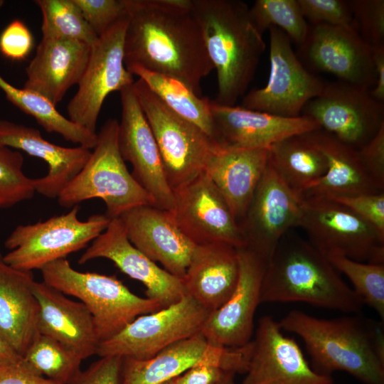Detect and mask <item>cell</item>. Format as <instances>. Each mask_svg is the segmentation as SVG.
I'll return each instance as SVG.
<instances>
[{
  "label": "cell",
  "instance_id": "6da1fadb",
  "mask_svg": "<svg viewBox=\"0 0 384 384\" xmlns=\"http://www.w3.org/2000/svg\"><path fill=\"white\" fill-rule=\"evenodd\" d=\"M127 69L137 66L175 78L201 95V82L213 70L191 0H124Z\"/></svg>",
  "mask_w": 384,
  "mask_h": 384
},
{
  "label": "cell",
  "instance_id": "7a4b0ae2",
  "mask_svg": "<svg viewBox=\"0 0 384 384\" xmlns=\"http://www.w3.org/2000/svg\"><path fill=\"white\" fill-rule=\"evenodd\" d=\"M279 324L303 340L317 373L343 371L363 384H384L383 321L358 314L321 319L295 309Z\"/></svg>",
  "mask_w": 384,
  "mask_h": 384
},
{
  "label": "cell",
  "instance_id": "3957f363",
  "mask_svg": "<svg viewBox=\"0 0 384 384\" xmlns=\"http://www.w3.org/2000/svg\"><path fill=\"white\" fill-rule=\"evenodd\" d=\"M208 57L216 70L218 93L213 101L234 106L254 78L265 43L240 0H191Z\"/></svg>",
  "mask_w": 384,
  "mask_h": 384
},
{
  "label": "cell",
  "instance_id": "277c9868",
  "mask_svg": "<svg viewBox=\"0 0 384 384\" xmlns=\"http://www.w3.org/2000/svg\"><path fill=\"white\" fill-rule=\"evenodd\" d=\"M292 230L282 237L267 264L260 303L302 302L358 314L364 305L361 298L326 256Z\"/></svg>",
  "mask_w": 384,
  "mask_h": 384
},
{
  "label": "cell",
  "instance_id": "5b68a950",
  "mask_svg": "<svg viewBox=\"0 0 384 384\" xmlns=\"http://www.w3.org/2000/svg\"><path fill=\"white\" fill-rule=\"evenodd\" d=\"M119 122L107 119L97 134V144L79 174L58 197L60 206L72 208L92 198H100L105 215L117 218L142 205L154 206L146 191L128 171L118 146Z\"/></svg>",
  "mask_w": 384,
  "mask_h": 384
},
{
  "label": "cell",
  "instance_id": "8992f818",
  "mask_svg": "<svg viewBox=\"0 0 384 384\" xmlns=\"http://www.w3.org/2000/svg\"><path fill=\"white\" fill-rule=\"evenodd\" d=\"M40 270L44 282L86 306L100 343L117 334L137 317L162 309L159 302L132 293L115 276L78 271L66 258L52 262Z\"/></svg>",
  "mask_w": 384,
  "mask_h": 384
},
{
  "label": "cell",
  "instance_id": "52a82bcc",
  "mask_svg": "<svg viewBox=\"0 0 384 384\" xmlns=\"http://www.w3.org/2000/svg\"><path fill=\"white\" fill-rule=\"evenodd\" d=\"M133 88L151 127L172 191L206 170L220 145L201 129L167 107L138 79Z\"/></svg>",
  "mask_w": 384,
  "mask_h": 384
},
{
  "label": "cell",
  "instance_id": "ba28073f",
  "mask_svg": "<svg viewBox=\"0 0 384 384\" xmlns=\"http://www.w3.org/2000/svg\"><path fill=\"white\" fill-rule=\"evenodd\" d=\"M44 221L18 225L4 242L9 252L4 255L11 267L24 271L41 270L46 265L87 247L105 230L111 219L94 214L86 220L78 218L80 206Z\"/></svg>",
  "mask_w": 384,
  "mask_h": 384
},
{
  "label": "cell",
  "instance_id": "9c48e42d",
  "mask_svg": "<svg viewBox=\"0 0 384 384\" xmlns=\"http://www.w3.org/2000/svg\"><path fill=\"white\" fill-rule=\"evenodd\" d=\"M301 199L297 228L325 256L340 255L359 262L384 264V236L373 225L334 200Z\"/></svg>",
  "mask_w": 384,
  "mask_h": 384
},
{
  "label": "cell",
  "instance_id": "30bf717a",
  "mask_svg": "<svg viewBox=\"0 0 384 384\" xmlns=\"http://www.w3.org/2000/svg\"><path fill=\"white\" fill-rule=\"evenodd\" d=\"M210 312L186 294L178 302L141 315L99 343L97 355L147 359L165 348L201 333Z\"/></svg>",
  "mask_w": 384,
  "mask_h": 384
},
{
  "label": "cell",
  "instance_id": "8fae6325",
  "mask_svg": "<svg viewBox=\"0 0 384 384\" xmlns=\"http://www.w3.org/2000/svg\"><path fill=\"white\" fill-rule=\"evenodd\" d=\"M268 31V80L265 87L245 95L240 106L284 117H299L306 104L321 94L326 82L304 66L283 31L274 26Z\"/></svg>",
  "mask_w": 384,
  "mask_h": 384
},
{
  "label": "cell",
  "instance_id": "7c38bea8",
  "mask_svg": "<svg viewBox=\"0 0 384 384\" xmlns=\"http://www.w3.org/2000/svg\"><path fill=\"white\" fill-rule=\"evenodd\" d=\"M127 14L111 26L91 46L90 58L68 105V119L96 133L103 102L109 94L133 85L134 75L124 64V41Z\"/></svg>",
  "mask_w": 384,
  "mask_h": 384
},
{
  "label": "cell",
  "instance_id": "4fadbf2b",
  "mask_svg": "<svg viewBox=\"0 0 384 384\" xmlns=\"http://www.w3.org/2000/svg\"><path fill=\"white\" fill-rule=\"evenodd\" d=\"M301 115L356 149L367 144L384 124V105L370 90L338 80L325 84L321 94L309 100Z\"/></svg>",
  "mask_w": 384,
  "mask_h": 384
},
{
  "label": "cell",
  "instance_id": "5bb4252c",
  "mask_svg": "<svg viewBox=\"0 0 384 384\" xmlns=\"http://www.w3.org/2000/svg\"><path fill=\"white\" fill-rule=\"evenodd\" d=\"M173 192L174 208L171 213L193 243L246 246L240 227L206 170Z\"/></svg>",
  "mask_w": 384,
  "mask_h": 384
},
{
  "label": "cell",
  "instance_id": "9a60e30c",
  "mask_svg": "<svg viewBox=\"0 0 384 384\" xmlns=\"http://www.w3.org/2000/svg\"><path fill=\"white\" fill-rule=\"evenodd\" d=\"M120 98L118 146L122 157L131 164L132 175L150 196L154 206L172 212L174 192L166 180L155 138L133 85L120 91Z\"/></svg>",
  "mask_w": 384,
  "mask_h": 384
},
{
  "label": "cell",
  "instance_id": "2e32d148",
  "mask_svg": "<svg viewBox=\"0 0 384 384\" xmlns=\"http://www.w3.org/2000/svg\"><path fill=\"white\" fill-rule=\"evenodd\" d=\"M301 202L268 164L239 223L245 247L267 264L282 237L297 228Z\"/></svg>",
  "mask_w": 384,
  "mask_h": 384
},
{
  "label": "cell",
  "instance_id": "e0dca14e",
  "mask_svg": "<svg viewBox=\"0 0 384 384\" xmlns=\"http://www.w3.org/2000/svg\"><path fill=\"white\" fill-rule=\"evenodd\" d=\"M300 48L303 58L314 70L369 90L375 86L373 46L355 28L312 25Z\"/></svg>",
  "mask_w": 384,
  "mask_h": 384
},
{
  "label": "cell",
  "instance_id": "ac0fdd59",
  "mask_svg": "<svg viewBox=\"0 0 384 384\" xmlns=\"http://www.w3.org/2000/svg\"><path fill=\"white\" fill-rule=\"evenodd\" d=\"M237 252L239 275L235 289L221 307L209 314L201 331L210 345L241 347L251 341L253 334L267 263L246 247L237 248Z\"/></svg>",
  "mask_w": 384,
  "mask_h": 384
},
{
  "label": "cell",
  "instance_id": "d6986e66",
  "mask_svg": "<svg viewBox=\"0 0 384 384\" xmlns=\"http://www.w3.org/2000/svg\"><path fill=\"white\" fill-rule=\"evenodd\" d=\"M242 384H330V376L315 371L299 345L285 336L272 316L260 319Z\"/></svg>",
  "mask_w": 384,
  "mask_h": 384
},
{
  "label": "cell",
  "instance_id": "ffe728a7",
  "mask_svg": "<svg viewBox=\"0 0 384 384\" xmlns=\"http://www.w3.org/2000/svg\"><path fill=\"white\" fill-rule=\"evenodd\" d=\"M97 258L110 260L123 273L141 282L147 298L159 302L162 308L187 294L182 279L159 267L131 243L119 218L111 219L105 230L87 247L78 263Z\"/></svg>",
  "mask_w": 384,
  "mask_h": 384
},
{
  "label": "cell",
  "instance_id": "44dd1931",
  "mask_svg": "<svg viewBox=\"0 0 384 384\" xmlns=\"http://www.w3.org/2000/svg\"><path fill=\"white\" fill-rule=\"evenodd\" d=\"M215 139L224 148L269 149L289 137L321 129L314 120L301 115L284 117L248 110L241 106H225L210 100Z\"/></svg>",
  "mask_w": 384,
  "mask_h": 384
},
{
  "label": "cell",
  "instance_id": "7402d4cb",
  "mask_svg": "<svg viewBox=\"0 0 384 384\" xmlns=\"http://www.w3.org/2000/svg\"><path fill=\"white\" fill-rule=\"evenodd\" d=\"M119 218L136 248L171 274L184 277L196 245L181 230L170 211L142 205Z\"/></svg>",
  "mask_w": 384,
  "mask_h": 384
},
{
  "label": "cell",
  "instance_id": "603a6c76",
  "mask_svg": "<svg viewBox=\"0 0 384 384\" xmlns=\"http://www.w3.org/2000/svg\"><path fill=\"white\" fill-rule=\"evenodd\" d=\"M0 144L23 151L42 159L47 174L33 178L36 193L48 198H58L65 187L79 174L92 151L81 146L65 147L44 139L34 127L0 119Z\"/></svg>",
  "mask_w": 384,
  "mask_h": 384
},
{
  "label": "cell",
  "instance_id": "cb8c5ba5",
  "mask_svg": "<svg viewBox=\"0 0 384 384\" xmlns=\"http://www.w3.org/2000/svg\"><path fill=\"white\" fill-rule=\"evenodd\" d=\"M90 50L91 46L82 41L42 38L26 68L23 87L56 105L72 86L80 82Z\"/></svg>",
  "mask_w": 384,
  "mask_h": 384
},
{
  "label": "cell",
  "instance_id": "d4e9b609",
  "mask_svg": "<svg viewBox=\"0 0 384 384\" xmlns=\"http://www.w3.org/2000/svg\"><path fill=\"white\" fill-rule=\"evenodd\" d=\"M33 292L39 306V334L72 348L83 360L97 354L100 341L92 315L83 303L69 299L43 281H35Z\"/></svg>",
  "mask_w": 384,
  "mask_h": 384
},
{
  "label": "cell",
  "instance_id": "484cf974",
  "mask_svg": "<svg viewBox=\"0 0 384 384\" xmlns=\"http://www.w3.org/2000/svg\"><path fill=\"white\" fill-rule=\"evenodd\" d=\"M238 275L237 248L215 242L196 245L182 279L186 293L212 312L229 299Z\"/></svg>",
  "mask_w": 384,
  "mask_h": 384
},
{
  "label": "cell",
  "instance_id": "4316f807",
  "mask_svg": "<svg viewBox=\"0 0 384 384\" xmlns=\"http://www.w3.org/2000/svg\"><path fill=\"white\" fill-rule=\"evenodd\" d=\"M31 271L14 268L0 252V334L21 356L39 334Z\"/></svg>",
  "mask_w": 384,
  "mask_h": 384
},
{
  "label": "cell",
  "instance_id": "83f0119b",
  "mask_svg": "<svg viewBox=\"0 0 384 384\" xmlns=\"http://www.w3.org/2000/svg\"><path fill=\"white\" fill-rule=\"evenodd\" d=\"M268 164V149H235L221 146L206 169L238 225L245 217Z\"/></svg>",
  "mask_w": 384,
  "mask_h": 384
},
{
  "label": "cell",
  "instance_id": "f1b7e54d",
  "mask_svg": "<svg viewBox=\"0 0 384 384\" xmlns=\"http://www.w3.org/2000/svg\"><path fill=\"white\" fill-rule=\"evenodd\" d=\"M306 134L323 154L328 167L325 175L301 198H331L384 192L366 171L357 149L343 144L321 129Z\"/></svg>",
  "mask_w": 384,
  "mask_h": 384
},
{
  "label": "cell",
  "instance_id": "f546056e",
  "mask_svg": "<svg viewBox=\"0 0 384 384\" xmlns=\"http://www.w3.org/2000/svg\"><path fill=\"white\" fill-rule=\"evenodd\" d=\"M268 164L300 198L325 175L327 161L306 133L284 139L268 149Z\"/></svg>",
  "mask_w": 384,
  "mask_h": 384
},
{
  "label": "cell",
  "instance_id": "4dcf8cb0",
  "mask_svg": "<svg viewBox=\"0 0 384 384\" xmlns=\"http://www.w3.org/2000/svg\"><path fill=\"white\" fill-rule=\"evenodd\" d=\"M208 343L198 333L147 359L122 358L119 384H161L196 365Z\"/></svg>",
  "mask_w": 384,
  "mask_h": 384
},
{
  "label": "cell",
  "instance_id": "1f68e13d",
  "mask_svg": "<svg viewBox=\"0 0 384 384\" xmlns=\"http://www.w3.org/2000/svg\"><path fill=\"white\" fill-rule=\"evenodd\" d=\"M142 80L171 111L194 124L215 139L210 100L194 92L182 81L134 66L127 69Z\"/></svg>",
  "mask_w": 384,
  "mask_h": 384
},
{
  "label": "cell",
  "instance_id": "d6a6232c",
  "mask_svg": "<svg viewBox=\"0 0 384 384\" xmlns=\"http://www.w3.org/2000/svg\"><path fill=\"white\" fill-rule=\"evenodd\" d=\"M0 89L12 104L33 117L46 132L61 135L66 141L91 149L97 144V133L82 127L62 115L52 102L38 93L18 88L0 75Z\"/></svg>",
  "mask_w": 384,
  "mask_h": 384
},
{
  "label": "cell",
  "instance_id": "836d02e7",
  "mask_svg": "<svg viewBox=\"0 0 384 384\" xmlns=\"http://www.w3.org/2000/svg\"><path fill=\"white\" fill-rule=\"evenodd\" d=\"M23 361L41 375L60 384H75L82 358L57 340L39 334L23 356Z\"/></svg>",
  "mask_w": 384,
  "mask_h": 384
},
{
  "label": "cell",
  "instance_id": "e575fe53",
  "mask_svg": "<svg viewBox=\"0 0 384 384\" xmlns=\"http://www.w3.org/2000/svg\"><path fill=\"white\" fill-rule=\"evenodd\" d=\"M42 14V38L79 41L92 46L98 36L74 0H36Z\"/></svg>",
  "mask_w": 384,
  "mask_h": 384
},
{
  "label": "cell",
  "instance_id": "d590c367",
  "mask_svg": "<svg viewBox=\"0 0 384 384\" xmlns=\"http://www.w3.org/2000/svg\"><path fill=\"white\" fill-rule=\"evenodd\" d=\"M249 13L261 34L274 26L299 46L307 37L309 28L297 0H256L249 8Z\"/></svg>",
  "mask_w": 384,
  "mask_h": 384
},
{
  "label": "cell",
  "instance_id": "8d00e7d4",
  "mask_svg": "<svg viewBox=\"0 0 384 384\" xmlns=\"http://www.w3.org/2000/svg\"><path fill=\"white\" fill-rule=\"evenodd\" d=\"M332 266L344 274L354 292L384 320V264H371L340 255L327 257Z\"/></svg>",
  "mask_w": 384,
  "mask_h": 384
},
{
  "label": "cell",
  "instance_id": "74e56055",
  "mask_svg": "<svg viewBox=\"0 0 384 384\" xmlns=\"http://www.w3.org/2000/svg\"><path fill=\"white\" fill-rule=\"evenodd\" d=\"M23 161L21 151L0 144V209L10 208L36 193L33 178L23 171Z\"/></svg>",
  "mask_w": 384,
  "mask_h": 384
},
{
  "label": "cell",
  "instance_id": "f35d334b",
  "mask_svg": "<svg viewBox=\"0 0 384 384\" xmlns=\"http://www.w3.org/2000/svg\"><path fill=\"white\" fill-rule=\"evenodd\" d=\"M353 27L371 46L384 44V1L350 0Z\"/></svg>",
  "mask_w": 384,
  "mask_h": 384
},
{
  "label": "cell",
  "instance_id": "ab89813d",
  "mask_svg": "<svg viewBox=\"0 0 384 384\" xmlns=\"http://www.w3.org/2000/svg\"><path fill=\"white\" fill-rule=\"evenodd\" d=\"M302 15L312 25L328 24L355 28L348 1L297 0Z\"/></svg>",
  "mask_w": 384,
  "mask_h": 384
},
{
  "label": "cell",
  "instance_id": "60d3db41",
  "mask_svg": "<svg viewBox=\"0 0 384 384\" xmlns=\"http://www.w3.org/2000/svg\"><path fill=\"white\" fill-rule=\"evenodd\" d=\"M97 36L127 15L124 0H74Z\"/></svg>",
  "mask_w": 384,
  "mask_h": 384
},
{
  "label": "cell",
  "instance_id": "b9f144b4",
  "mask_svg": "<svg viewBox=\"0 0 384 384\" xmlns=\"http://www.w3.org/2000/svg\"><path fill=\"white\" fill-rule=\"evenodd\" d=\"M346 206L384 236V192L329 198Z\"/></svg>",
  "mask_w": 384,
  "mask_h": 384
},
{
  "label": "cell",
  "instance_id": "7bdbcfd3",
  "mask_svg": "<svg viewBox=\"0 0 384 384\" xmlns=\"http://www.w3.org/2000/svg\"><path fill=\"white\" fill-rule=\"evenodd\" d=\"M33 46V36L19 19L13 20L0 34V52L11 60H23Z\"/></svg>",
  "mask_w": 384,
  "mask_h": 384
},
{
  "label": "cell",
  "instance_id": "ee69618b",
  "mask_svg": "<svg viewBox=\"0 0 384 384\" xmlns=\"http://www.w3.org/2000/svg\"><path fill=\"white\" fill-rule=\"evenodd\" d=\"M357 150L366 171L384 191V124L367 144Z\"/></svg>",
  "mask_w": 384,
  "mask_h": 384
},
{
  "label": "cell",
  "instance_id": "f6af8a7d",
  "mask_svg": "<svg viewBox=\"0 0 384 384\" xmlns=\"http://www.w3.org/2000/svg\"><path fill=\"white\" fill-rule=\"evenodd\" d=\"M122 358L100 357L82 371L75 384H119Z\"/></svg>",
  "mask_w": 384,
  "mask_h": 384
},
{
  "label": "cell",
  "instance_id": "bcb514c9",
  "mask_svg": "<svg viewBox=\"0 0 384 384\" xmlns=\"http://www.w3.org/2000/svg\"><path fill=\"white\" fill-rule=\"evenodd\" d=\"M0 384H60L33 370L23 358L21 361L0 365Z\"/></svg>",
  "mask_w": 384,
  "mask_h": 384
},
{
  "label": "cell",
  "instance_id": "7dc6e473",
  "mask_svg": "<svg viewBox=\"0 0 384 384\" xmlns=\"http://www.w3.org/2000/svg\"><path fill=\"white\" fill-rule=\"evenodd\" d=\"M226 372L218 366L198 362L173 380L176 384H217Z\"/></svg>",
  "mask_w": 384,
  "mask_h": 384
},
{
  "label": "cell",
  "instance_id": "c3c4849f",
  "mask_svg": "<svg viewBox=\"0 0 384 384\" xmlns=\"http://www.w3.org/2000/svg\"><path fill=\"white\" fill-rule=\"evenodd\" d=\"M373 62L376 73V82L370 95L377 101L384 102V44L373 46Z\"/></svg>",
  "mask_w": 384,
  "mask_h": 384
},
{
  "label": "cell",
  "instance_id": "681fc988",
  "mask_svg": "<svg viewBox=\"0 0 384 384\" xmlns=\"http://www.w3.org/2000/svg\"><path fill=\"white\" fill-rule=\"evenodd\" d=\"M22 358L0 334V365L17 362Z\"/></svg>",
  "mask_w": 384,
  "mask_h": 384
},
{
  "label": "cell",
  "instance_id": "f907efd6",
  "mask_svg": "<svg viewBox=\"0 0 384 384\" xmlns=\"http://www.w3.org/2000/svg\"><path fill=\"white\" fill-rule=\"evenodd\" d=\"M235 372H226L217 384H236L235 381Z\"/></svg>",
  "mask_w": 384,
  "mask_h": 384
},
{
  "label": "cell",
  "instance_id": "816d5d0a",
  "mask_svg": "<svg viewBox=\"0 0 384 384\" xmlns=\"http://www.w3.org/2000/svg\"><path fill=\"white\" fill-rule=\"evenodd\" d=\"M161 384H176L173 379L166 381Z\"/></svg>",
  "mask_w": 384,
  "mask_h": 384
},
{
  "label": "cell",
  "instance_id": "f5cc1de1",
  "mask_svg": "<svg viewBox=\"0 0 384 384\" xmlns=\"http://www.w3.org/2000/svg\"><path fill=\"white\" fill-rule=\"evenodd\" d=\"M4 1L0 0V8L4 5Z\"/></svg>",
  "mask_w": 384,
  "mask_h": 384
},
{
  "label": "cell",
  "instance_id": "db71d44e",
  "mask_svg": "<svg viewBox=\"0 0 384 384\" xmlns=\"http://www.w3.org/2000/svg\"><path fill=\"white\" fill-rule=\"evenodd\" d=\"M330 384H335V383H334V382H332V383H330Z\"/></svg>",
  "mask_w": 384,
  "mask_h": 384
}]
</instances>
